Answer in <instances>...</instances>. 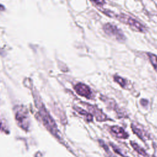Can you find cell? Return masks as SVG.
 <instances>
[{
	"label": "cell",
	"mask_w": 157,
	"mask_h": 157,
	"mask_svg": "<svg viewBox=\"0 0 157 157\" xmlns=\"http://www.w3.org/2000/svg\"><path fill=\"white\" fill-rule=\"evenodd\" d=\"M112 15L111 17L115 18L121 23H125L126 25H128L130 28H131L134 31L142 33L146 30L145 27L142 24H141L139 21H137V20H136L132 17H131L124 13L115 15L112 12Z\"/></svg>",
	"instance_id": "cell-1"
},
{
	"label": "cell",
	"mask_w": 157,
	"mask_h": 157,
	"mask_svg": "<svg viewBox=\"0 0 157 157\" xmlns=\"http://www.w3.org/2000/svg\"><path fill=\"white\" fill-rule=\"evenodd\" d=\"M28 111L23 106H18L16 108L15 119L19 126L25 130H27L29 127L30 121Z\"/></svg>",
	"instance_id": "cell-2"
},
{
	"label": "cell",
	"mask_w": 157,
	"mask_h": 157,
	"mask_svg": "<svg viewBox=\"0 0 157 157\" xmlns=\"http://www.w3.org/2000/svg\"><path fill=\"white\" fill-rule=\"evenodd\" d=\"M103 30L106 34L114 37L117 40L122 42L126 39L125 36L121 30L112 23H107L105 24L103 26Z\"/></svg>",
	"instance_id": "cell-3"
},
{
	"label": "cell",
	"mask_w": 157,
	"mask_h": 157,
	"mask_svg": "<svg viewBox=\"0 0 157 157\" xmlns=\"http://www.w3.org/2000/svg\"><path fill=\"white\" fill-rule=\"evenodd\" d=\"M39 113L40 115L42 121H43L44 124L45 125V126L49 130H50V131L52 133L57 135V134H58L57 128L55 125V123L53 120L50 117V116L49 115V114L48 113V112L46 111V110L45 109V108L44 107H41L40 108Z\"/></svg>",
	"instance_id": "cell-4"
},
{
	"label": "cell",
	"mask_w": 157,
	"mask_h": 157,
	"mask_svg": "<svg viewBox=\"0 0 157 157\" xmlns=\"http://www.w3.org/2000/svg\"><path fill=\"white\" fill-rule=\"evenodd\" d=\"M74 90L76 91V93L83 97H85L88 99L91 98V89L88 86L82 83H78L74 86Z\"/></svg>",
	"instance_id": "cell-5"
},
{
	"label": "cell",
	"mask_w": 157,
	"mask_h": 157,
	"mask_svg": "<svg viewBox=\"0 0 157 157\" xmlns=\"http://www.w3.org/2000/svg\"><path fill=\"white\" fill-rule=\"evenodd\" d=\"M88 109L90 112L95 117L96 120L99 121H104L109 120V117H107L105 114H104L101 110L99 109L97 107L90 104H86Z\"/></svg>",
	"instance_id": "cell-6"
},
{
	"label": "cell",
	"mask_w": 157,
	"mask_h": 157,
	"mask_svg": "<svg viewBox=\"0 0 157 157\" xmlns=\"http://www.w3.org/2000/svg\"><path fill=\"white\" fill-rule=\"evenodd\" d=\"M111 131L115 134V135L121 139H127L129 134L124 131V129L118 126H113L111 127Z\"/></svg>",
	"instance_id": "cell-7"
},
{
	"label": "cell",
	"mask_w": 157,
	"mask_h": 157,
	"mask_svg": "<svg viewBox=\"0 0 157 157\" xmlns=\"http://www.w3.org/2000/svg\"><path fill=\"white\" fill-rule=\"evenodd\" d=\"M131 145L132 146V147L133 148V149L136 151L139 154H140V155L144 156V157H148V154L146 153V151H145L144 149H143L142 148H141L138 144H137L136 143L131 141L130 142Z\"/></svg>",
	"instance_id": "cell-8"
},
{
	"label": "cell",
	"mask_w": 157,
	"mask_h": 157,
	"mask_svg": "<svg viewBox=\"0 0 157 157\" xmlns=\"http://www.w3.org/2000/svg\"><path fill=\"white\" fill-rule=\"evenodd\" d=\"M75 109L78 112V113L79 114H80L82 116H83L84 118H85L86 121H92V120H93V115L91 113H88L85 110H83L82 109H80V108H78V107H75Z\"/></svg>",
	"instance_id": "cell-9"
},
{
	"label": "cell",
	"mask_w": 157,
	"mask_h": 157,
	"mask_svg": "<svg viewBox=\"0 0 157 157\" xmlns=\"http://www.w3.org/2000/svg\"><path fill=\"white\" fill-rule=\"evenodd\" d=\"M113 79H114L115 82H117V83H118L122 88H126L127 85H128V82L124 78L120 77L119 75H115L113 76Z\"/></svg>",
	"instance_id": "cell-10"
},
{
	"label": "cell",
	"mask_w": 157,
	"mask_h": 157,
	"mask_svg": "<svg viewBox=\"0 0 157 157\" xmlns=\"http://www.w3.org/2000/svg\"><path fill=\"white\" fill-rule=\"evenodd\" d=\"M147 54L153 68L156 70V71H157V56L150 52H148Z\"/></svg>",
	"instance_id": "cell-11"
},
{
	"label": "cell",
	"mask_w": 157,
	"mask_h": 157,
	"mask_svg": "<svg viewBox=\"0 0 157 157\" xmlns=\"http://www.w3.org/2000/svg\"><path fill=\"white\" fill-rule=\"evenodd\" d=\"M131 127L132 131L134 132V133L135 134H136L140 139H142L143 140H145L143 132H142V131L141 129H140L139 128L136 127L134 124H131Z\"/></svg>",
	"instance_id": "cell-12"
},
{
	"label": "cell",
	"mask_w": 157,
	"mask_h": 157,
	"mask_svg": "<svg viewBox=\"0 0 157 157\" xmlns=\"http://www.w3.org/2000/svg\"><path fill=\"white\" fill-rule=\"evenodd\" d=\"M99 142L100 145L102 147V148L105 150V153L108 155V157H115L112 153H111V151H110L108 146L104 143V141H102V140H99Z\"/></svg>",
	"instance_id": "cell-13"
},
{
	"label": "cell",
	"mask_w": 157,
	"mask_h": 157,
	"mask_svg": "<svg viewBox=\"0 0 157 157\" xmlns=\"http://www.w3.org/2000/svg\"><path fill=\"white\" fill-rule=\"evenodd\" d=\"M110 145H111V146L112 147V148L113 149V150H114L116 153H117L118 154H119L120 155H121V156H123V157H128V156H125L120 151V150H119V148H118L117 147H116L115 145H113V144H110Z\"/></svg>",
	"instance_id": "cell-14"
},
{
	"label": "cell",
	"mask_w": 157,
	"mask_h": 157,
	"mask_svg": "<svg viewBox=\"0 0 157 157\" xmlns=\"http://www.w3.org/2000/svg\"><path fill=\"white\" fill-rule=\"evenodd\" d=\"M91 1L94 2V3H96L99 6H102L105 4V1L104 0H91Z\"/></svg>",
	"instance_id": "cell-15"
},
{
	"label": "cell",
	"mask_w": 157,
	"mask_h": 157,
	"mask_svg": "<svg viewBox=\"0 0 157 157\" xmlns=\"http://www.w3.org/2000/svg\"><path fill=\"white\" fill-rule=\"evenodd\" d=\"M140 104L143 105V106H146L147 104H148V101L146 100V99H142L140 100Z\"/></svg>",
	"instance_id": "cell-16"
},
{
	"label": "cell",
	"mask_w": 157,
	"mask_h": 157,
	"mask_svg": "<svg viewBox=\"0 0 157 157\" xmlns=\"http://www.w3.org/2000/svg\"><path fill=\"white\" fill-rule=\"evenodd\" d=\"M153 157H155V156H153Z\"/></svg>",
	"instance_id": "cell-17"
}]
</instances>
